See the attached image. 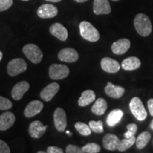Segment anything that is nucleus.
<instances>
[{
  "label": "nucleus",
  "mask_w": 153,
  "mask_h": 153,
  "mask_svg": "<svg viewBox=\"0 0 153 153\" xmlns=\"http://www.w3.org/2000/svg\"><path fill=\"white\" fill-rule=\"evenodd\" d=\"M134 26L140 35L146 37L152 32V24L149 17L144 14H138L134 19Z\"/></svg>",
  "instance_id": "obj_1"
},
{
  "label": "nucleus",
  "mask_w": 153,
  "mask_h": 153,
  "mask_svg": "<svg viewBox=\"0 0 153 153\" xmlns=\"http://www.w3.org/2000/svg\"><path fill=\"white\" fill-rule=\"evenodd\" d=\"M80 35L84 39L89 42H97L100 38V34L94 26L88 22H82L79 24Z\"/></svg>",
  "instance_id": "obj_2"
},
{
  "label": "nucleus",
  "mask_w": 153,
  "mask_h": 153,
  "mask_svg": "<svg viewBox=\"0 0 153 153\" xmlns=\"http://www.w3.org/2000/svg\"><path fill=\"white\" fill-rule=\"evenodd\" d=\"M23 53L26 57L34 64H38L43 59V53L41 48L33 43H28L23 48Z\"/></svg>",
  "instance_id": "obj_3"
},
{
  "label": "nucleus",
  "mask_w": 153,
  "mask_h": 153,
  "mask_svg": "<svg viewBox=\"0 0 153 153\" xmlns=\"http://www.w3.org/2000/svg\"><path fill=\"white\" fill-rule=\"evenodd\" d=\"M130 109H131L132 114L137 120H144L148 116L147 111L143 105L141 99L138 97H134L131 99L129 104Z\"/></svg>",
  "instance_id": "obj_4"
},
{
  "label": "nucleus",
  "mask_w": 153,
  "mask_h": 153,
  "mask_svg": "<svg viewBox=\"0 0 153 153\" xmlns=\"http://www.w3.org/2000/svg\"><path fill=\"white\" fill-rule=\"evenodd\" d=\"M26 70H27V64L22 58L13 59L8 63L7 65V73L11 76L19 75Z\"/></svg>",
  "instance_id": "obj_5"
},
{
  "label": "nucleus",
  "mask_w": 153,
  "mask_h": 153,
  "mask_svg": "<svg viewBox=\"0 0 153 153\" xmlns=\"http://www.w3.org/2000/svg\"><path fill=\"white\" fill-rule=\"evenodd\" d=\"M70 70L65 65L52 64L49 68V76L53 80H60L69 75Z\"/></svg>",
  "instance_id": "obj_6"
},
{
  "label": "nucleus",
  "mask_w": 153,
  "mask_h": 153,
  "mask_svg": "<svg viewBox=\"0 0 153 153\" xmlns=\"http://www.w3.org/2000/svg\"><path fill=\"white\" fill-rule=\"evenodd\" d=\"M53 120L57 131L62 133L67 127L66 113L62 108H57L53 114Z\"/></svg>",
  "instance_id": "obj_7"
},
{
  "label": "nucleus",
  "mask_w": 153,
  "mask_h": 153,
  "mask_svg": "<svg viewBox=\"0 0 153 153\" xmlns=\"http://www.w3.org/2000/svg\"><path fill=\"white\" fill-rule=\"evenodd\" d=\"M48 128V126H43L40 120H34L30 123L28 127V133L30 137L35 139L41 138L45 134Z\"/></svg>",
  "instance_id": "obj_8"
},
{
  "label": "nucleus",
  "mask_w": 153,
  "mask_h": 153,
  "mask_svg": "<svg viewBox=\"0 0 153 153\" xmlns=\"http://www.w3.org/2000/svg\"><path fill=\"white\" fill-rule=\"evenodd\" d=\"M58 10L55 6L51 4L41 5L37 10L38 16L41 19H51L56 16Z\"/></svg>",
  "instance_id": "obj_9"
},
{
  "label": "nucleus",
  "mask_w": 153,
  "mask_h": 153,
  "mask_svg": "<svg viewBox=\"0 0 153 153\" xmlns=\"http://www.w3.org/2000/svg\"><path fill=\"white\" fill-rule=\"evenodd\" d=\"M58 58L60 60L65 62H75L79 59V54L72 48H66L59 52Z\"/></svg>",
  "instance_id": "obj_10"
},
{
  "label": "nucleus",
  "mask_w": 153,
  "mask_h": 153,
  "mask_svg": "<svg viewBox=\"0 0 153 153\" xmlns=\"http://www.w3.org/2000/svg\"><path fill=\"white\" fill-rule=\"evenodd\" d=\"M50 33L61 41H65L68 38V32L66 28L60 23H55L50 27Z\"/></svg>",
  "instance_id": "obj_11"
},
{
  "label": "nucleus",
  "mask_w": 153,
  "mask_h": 153,
  "mask_svg": "<svg viewBox=\"0 0 153 153\" xmlns=\"http://www.w3.org/2000/svg\"><path fill=\"white\" fill-rule=\"evenodd\" d=\"M59 89H60V85L56 82L49 84L41 91L40 97L45 101H50L52 100L55 94L58 92Z\"/></svg>",
  "instance_id": "obj_12"
},
{
  "label": "nucleus",
  "mask_w": 153,
  "mask_h": 153,
  "mask_svg": "<svg viewBox=\"0 0 153 153\" xmlns=\"http://www.w3.org/2000/svg\"><path fill=\"white\" fill-rule=\"evenodd\" d=\"M43 108V104L41 101L33 100L30 101L24 110V116L27 118H32L38 115Z\"/></svg>",
  "instance_id": "obj_13"
},
{
  "label": "nucleus",
  "mask_w": 153,
  "mask_h": 153,
  "mask_svg": "<svg viewBox=\"0 0 153 153\" xmlns=\"http://www.w3.org/2000/svg\"><path fill=\"white\" fill-rule=\"evenodd\" d=\"M30 88V85L26 81H22L18 82L16 85L13 87L11 90V97L14 100L19 101L22 99L24 94L28 91Z\"/></svg>",
  "instance_id": "obj_14"
},
{
  "label": "nucleus",
  "mask_w": 153,
  "mask_h": 153,
  "mask_svg": "<svg viewBox=\"0 0 153 153\" xmlns=\"http://www.w3.org/2000/svg\"><path fill=\"white\" fill-rule=\"evenodd\" d=\"M93 11L97 15L109 14L111 11V7L108 0H94Z\"/></svg>",
  "instance_id": "obj_15"
},
{
  "label": "nucleus",
  "mask_w": 153,
  "mask_h": 153,
  "mask_svg": "<svg viewBox=\"0 0 153 153\" xmlns=\"http://www.w3.org/2000/svg\"><path fill=\"white\" fill-rule=\"evenodd\" d=\"M101 67L104 71L108 73H116L120 68L119 63L110 57H104L101 61Z\"/></svg>",
  "instance_id": "obj_16"
},
{
  "label": "nucleus",
  "mask_w": 153,
  "mask_h": 153,
  "mask_svg": "<svg viewBox=\"0 0 153 153\" xmlns=\"http://www.w3.org/2000/svg\"><path fill=\"white\" fill-rule=\"evenodd\" d=\"M130 47L131 41L127 38H122L112 44L111 51L116 55H123L128 51Z\"/></svg>",
  "instance_id": "obj_17"
},
{
  "label": "nucleus",
  "mask_w": 153,
  "mask_h": 153,
  "mask_svg": "<svg viewBox=\"0 0 153 153\" xmlns=\"http://www.w3.org/2000/svg\"><path fill=\"white\" fill-rule=\"evenodd\" d=\"M16 117L10 111H6L0 115V131H5L14 125Z\"/></svg>",
  "instance_id": "obj_18"
},
{
  "label": "nucleus",
  "mask_w": 153,
  "mask_h": 153,
  "mask_svg": "<svg viewBox=\"0 0 153 153\" xmlns=\"http://www.w3.org/2000/svg\"><path fill=\"white\" fill-rule=\"evenodd\" d=\"M107 96L113 99H120L125 93V89L120 86H116L111 82H108L104 89Z\"/></svg>",
  "instance_id": "obj_19"
},
{
  "label": "nucleus",
  "mask_w": 153,
  "mask_h": 153,
  "mask_svg": "<svg viewBox=\"0 0 153 153\" xmlns=\"http://www.w3.org/2000/svg\"><path fill=\"white\" fill-rule=\"evenodd\" d=\"M103 145L104 148L108 150H117L118 144L120 143V140L116 135L111 133H107L103 137Z\"/></svg>",
  "instance_id": "obj_20"
},
{
  "label": "nucleus",
  "mask_w": 153,
  "mask_h": 153,
  "mask_svg": "<svg viewBox=\"0 0 153 153\" xmlns=\"http://www.w3.org/2000/svg\"><path fill=\"white\" fill-rule=\"evenodd\" d=\"M141 65L140 60L136 57H129L122 62L121 67L124 70L132 71L138 69Z\"/></svg>",
  "instance_id": "obj_21"
},
{
  "label": "nucleus",
  "mask_w": 153,
  "mask_h": 153,
  "mask_svg": "<svg viewBox=\"0 0 153 153\" xmlns=\"http://www.w3.org/2000/svg\"><path fill=\"white\" fill-rule=\"evenodd\" d=\"M123 116V111L114 109L111 111L106 118V123L110 127H114L119 123Z\"/></svg>",
  "instance_id": "obj_22"
},
{
  "label": "nucleus",
  "mask_w": 153,
  "mask_h": 153,
  "mask_svg": "<svg viewBox=\"0 0 153 153\" xmlns=\"http://www.w3.org/2000/svg\"><path fill=\"white\" fill-rule=\"evenodd\" d=\"M96 99V94L92 90H85L82 93L81 97L78 100L79 106L85 107L89 105Z\"/></svg>",
  "instance_id": "obj_23"
},
{
  "label": "nucleus",
  "mask_w": 153,
  "mask_h": 153,
  "mask_svg": "<svg viewBox=\"0 0 153 153\" xmlns=\"http://www.w3.org/2000/svg\"><path fill=\"white\" fill-rule=\"evenodd\" d=\"M107 107L108 105L106 101L103 98H99L96 100L94 104L91 107V112L97 116H101L106 112Z\"/></svg>",
  "instance_id": "obj_24"
},
{
  "label": "nucleus",
  "mask_w": 153,
  "mask_h": 153,
  "mask_svg": "<svg viewBox=\"0 0 153 153\" xmlns=\"http://www.w3.org/2000/svg\"><path fill=\"white\" fill-rule=\"evenodd\" d=\"M151 138V134L148 131L143 132L138 135V137L136 138V146L137 148L141 150L146 146L147 144L149 143Z\"/></svg>",
  "instance_id": "obj_25"
},
{
  "label": "nucleus",
  "mask_w": 153,
  "mask_h": 153,
  "mask_svg": "<svg viewBox=\"0 0 153 153\" xmlns=\"http://www.w3.org/2000/svg\"><path fill=\"white\" fill-rule=\"evenodd\" d=\"M135 141H136V139H135V135L131 137H128V138L125 137V139L120 140L117 150L120 151V152H124V151L127 150L128 149L131 148L135 144Z\"/></svg>",
  "instance_id": "obj_26"
},
{
  "label": "nucleus",
  "mask_w": 153,
  "mask_h": 153,
  "mask_svg": "<svg viewBox=\"0 0 153 153\" xmlns=\"http://www.w3.org/2000/svg\"><path fill=\"white\" fill-rule=\"evenodd\" d=\"M74 127L76 131L84 136H89L91 135V131H92L89 126L87 125L85 123H82V122H76Z\"/></svg>",
  "instance_id": "obj_27"
},
{
  "label": "nucleus",
  "mask_w": 153,
  "mask_h": 153,
  "mask_svg": "<svg viewBox=\"0 0 153 153\" xmlns=\"http://www.w3.org/2000/svg\"><path fill=\"white\" fill-rule=\"evenodd\" d=\"M82 151L85 153H98L100 152V146L97 143H87L83 148H82Z\"/></svg>",
  "instance_id": "obj_28"
},
{
  "label": "nucleus",
  "mask_w": 153,
  "mask_h": 153,
  "mask_svg": "<svg viewBox=\"0 0 153 153\" xmlns=\"http://www.w3.org/2000/svg\"><path fill=\"white\" fill-rule=\"evenodd\" d=\"M89 126L91 129V131L96 133H102L104 132V127H103V123L101 120H91L89 121Z\"/></svg>",
  "instance_id": "obj_29"
},
{
  "label": "nucleus",
  "mask_w": 153,
  "mask_h": 153,
  "mask_svg": "<svg viewBox=\"0 0 153 153\" xmlns=\"http://www.w3.org/2000/svg\"><path fill=\"white\" fill-rule=\"evenodd\" d=\"M12 103L9 99L0 96V110L6 111L11 109Z\"/></svg>",
  "instance_id": "obj_30"
},
{
  "label": "nucleus",
  "mask_w": 153,
  "mask_h": 153,
  "mask_svg": "<svg viewBox=\"0 0 153 153\" xmlns=\"http://www.w3.org/2000/svg\"><path fill=\"white\" fill-rule=\"evenodd\" d=\"M127 132L124 134V137L128 138L132 136H134L137 131V126L135 123H130L127 126Z\"/></svg>",
  "instance_id": "obj_31"
},
{
  "label": "nucleus",
  "mask_w": 153,
  "mask_h": 153,
  "mask_svg": "<svg viewBox=\"0 0 153 153\" xmlns=\"http://www.w3.org/2000/svg\"><path fill=\"white\" fill-rule=\"evenodd\" d=\"M12 4L13 0H0V11L7 10Z\"/></svg>",
  "instance_id": "obj_32"
},
{
  "label": "nucleus",
  "mask_w": 153,
  "mask_h": 153,
  "mask_svg": "<svg viewBox=\"0 0 153 153\" xmlns=\"http://www.w3.org/2000/svg\"><path fill=\"white\" fill-rule=\"evenodd\" d=\"M67 153H82V149L74 145H68L66 148Z\"/></svg>",
  "instance_id": "obj_33"
},
{
  "label": "nucleus",
  "mask_w": 153,
  "mask_h": 153,
  "mask_svg": "<svg viewBox=\"0 0 153 153\" xmlns=\"http://www.w3.org/2000/svg\"><path fill=\"white\" fill-rule=\"evenodd\" d=\"M11 150L7 143L0 140V153H10Z\"/></svg>",
  "instance_id": "obj_34"
},
{
  "label": "nucleus",
  "mask_w": 153,
  "mask_h": 153,
  "mask_svg": "<svg viewBox=\"0 0 153 153\" xmlns=\"http://www.w3.org/2000/svg\"><path fill=\"white\" fill-rule=\"evenodd\" d=\"M48 153H63L64 151H63L62 149L58 148L57 146H50L47 149Z\"/></svg>",
  "instance_id": "obj_35"
},
{
  "label": "nucleus",
  "mask_w": 153,
  "mask_h": 153,
  "mask_svg": "<svg viewBox=\"0 0 153 153\" xmlns=\"http://www.w3.org/2000/svg\"><path fill=\"white\" fill-rule=\"evenodd\" d=\"M148 107L150 114L152 116H153V99H149L148 101Z\"/></svg>",
  "instance_id": "obj_36"
},
{
  "label": "nucleus",
  "mask_w": 153,
  "mask_h": 153,
  "mask_svg": "<svg viewBox=\"0 0 153 153\" xmlns=\"http://www.w3.org/2000/svg\"><path fill=\"white\" fill-rule=\"evenodd\" d=\"M45 1H51V2H59V1H62V0H45Z\"/></svg>",
  "instance_id": "obj_37"
},
{
  "label": "nucleus",
  "mask_w": 153,
  "mask_h": 153,
  "mask_svg": "<svg viewBox=\"0 0 153 153\" xmlns=\"http://www.w3.org/2000/svg\"><path fill=\"white\" fill-rule=\"evenodd\" d=\"M74 1H76V2H79V3H83V2H85V1H88V0H74Z\"/></svg>",
  "instance_id": "obj_38"
},
{
  "label": "nucleus",
  "mask_w": 153,
  "mask_h": 153,
  "mask_svg": "<svg viewBox=\"0 0 153 153\" xmlns=\"http://www.w3.org/2000/svg\"><path fill=\"white\" fill-rule=\"evenodd\" d=\"M150 128H151V129H152V130H153V119H152V121H151L150 125Z\"/></svg>",
  "instance_id": "obj_39"
},
{
  "label": "nucleus",
  "mask_w": 153,
  "mask_h": 153,
  "mask_svg": "<svg viewBox=\"0 0 153 153\" xmlns=\"http://www.w3.org/2000/svg\"><path fill=\"white\" fill-rule=\"evenodd\" d=\"M2 57H3V54H2V53H1V51H0V61L1 60Z\"/></svg>",
  "instance_id": "obj_40"
},
{
  "label": "nucleus",
  "mask_w": 153,
  "mask_h": 153,
  "mask_svg": "<svg viewBox=\"0 0 153 153\" xmlns=\"http://www.w3.org/2000/svg\"><path fill=\"white\" fill-rule=\"evenodd\" d=\"M45 152H43V151H38V153H45Z\"/></svg>",
  "instance_id": "obj_41"
},
{
  "label": "nucleus",
  "mask_w": 153,
  "mask_h": 153,
  "mask_svg": "<svg viewBox=\"0 0 153 153\" xmlns=\"http://www.w3.org/2000/svg\"><path fill=\"white\" fill-rule=\"evenodd\" d=\"M112 1H119V0H112Z\"/></svg>",
  "instance_id": "obj_42"
},
{
  "label": "nucleus",
  "mask_w": 153,
  "mask_h": 153,
  "mask_svg": "<svg viewBox=\"0 0 153 153\" xmlns=\"http://www.w3.org/2000/svg\"><path fill=\"white\" fill-rule=\"evenodd\" d=\"M22 1H28V0H22Z\"/></svg>",
  "instance_id": "obj_43"
}]
</instances>
